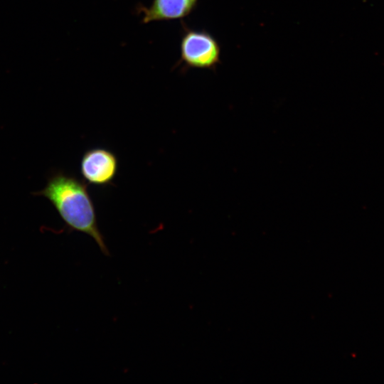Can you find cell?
<instances>
[{
    "label": "cell",
    "mask_w": 384,
    "mask_h": 384,
    "mask_svg": "<svg viewBox=\"0 0 384 384\" xmlns=\"http://www.w3.org/2000/svg\"><path fill=\"white\" fill-rule=\"evenodd\" d=\"M198 0H153L146 7L139 5V14L142 13V23L182 20L188 16L197 6Z\"/></svg>",
    "instance_id": "4"
},
{
    "label": "cell",
    "mask_w": 384,
    "mask_h": 384,
    "mask_svg": "<svg viewBox=\"0 0 384 384\" xmlns=\"http://www.w3.org/2000/svg\"><path fill=\"white\" fill-rule=\"evenodd\" d=\"M35 194L48 198L70 230L88 235L104 255H110L98 227L93 201L85 183L75 176L58 173L48 180L42 191Z\"/></svg>",
    "instance_id": "1"
},
{
    "label": "cell",
    "mask_w": 384,
    "mask_h": 384,
    "mask_svg": "<svg viewBox=\"0 0 384 384\" xmlns=\"http://www.w3.org/2000/svg\"><path fill=\"white\" fill-rule=\"evenodd\" d=\"M118 166V159L114 153L106 148L94 147L82 156L80 173L88 183L103 187L112 183Z\"/></svg>",
    "instance_id": "3"
},
{
    "label": "cell",
    "mask_w": 384,
    "mask_h": 384,
    "mask_svg": "<svg viewBox=\"0 0 384 384\" xmlns=\"http://www.w3.org/2000/svg\"><path fill=\"white\" fill-rule=\"evenodd\" d=\"M182 33L180 41V58L174 67L181 65V70L188 69L215 70L220 63V46L209 32L188 27L181 21Z\"/></svg>",
    "instance_id": "2"
}]
</instances>
